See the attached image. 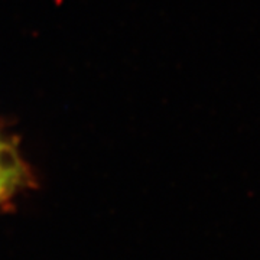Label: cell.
I'll return each instance as SVG.
<instances>
[{"label": "cell", "mask_w": 260, "mask_h": 260, "mask_svg": "<svg viewBox=\"0 0 260 260\" xmlns=\"http://www.w3.org/2000/svg\"><path fill=\"white\" fill-rule=\"evenodd\" d=\"M30 185V175L18 152L0 138V208H5Z\"/></svg>", "instance_id": "6da1fadb"}]
</instances>
